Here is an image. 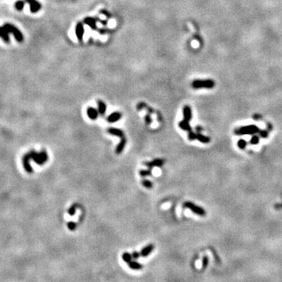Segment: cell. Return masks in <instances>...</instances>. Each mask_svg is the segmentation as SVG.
Masks as SVG:
<instances>
[{
	"label": "cell",
	"instance_id": "6da1fadb",
	"mask_svg": "<svg viewBox=\"0 0 282 282\" xmlns=\"http://www.w3.org/2000/svg\"><path fill=\"white\" fill-rule=\"evenodd\" d=\"M260 129L256 125H248V126H241L234 130V133L237 136L242 135H254L260 132Z\"/></svg>",
	"mask_w": 282,
	"mask_h": 282
},
{
	"label": "cell",
	"instance_id": "7a4b0ae2",
	"mask_svg": "<svg viewBox=\"0 0 282 282\" xmlns=\"http://www.w3.org/2000/svg\"><path fill=\"white\" fill-rule=\"evenodd\" d=\"M28 155H29L30 158L39 165L45 164L48 161V155L45 150L41 151L39 153H37L34 150H32L28 152Z\"/></svg>",
	"mask_w": 282,
	"mask_h": 282
},
{
	"label": "cell",
	"instance_id": "3957f363",
	"mask_svg": "<svg viewBox=\"0 0 282 282\" xmlns=\"http://www.w3.org/2000/svg\"><path fill=\"white\" fill-rule=\"evenodd\" d=\"M194 89H213L215 86V82L212 79H196L192 82Z\"/></svg>",
	"mask_w": 282,
	"mask_h": 282
},
{
	"label": "cell",
	"instance_id": "277c9868",
	"mask_svg": "<svg viewBox=\"0 0 282 282\" xmlns=\"http://www.w3.org/2000/svg\"><path fill=\"white\" fill-rule=\"evenodd\" d=\"M3 27H5L6 30L8 31L9 34L13 35L15 39H16L17 42H22L23 41H24V36H23L22 32H21V31L18 29L16 26H14L13 24L7 23V24H4Z\"/></svg>",
	"mask_w": 282,
	"mask_h": 282
},
{
	"label": "cell",
	"instance_id": "5b68a950",
	"mask_svg": "<svg viewBox=\"0 0 282 282\" xmlns=\"http://www.w3.org/2000/svg\"><path fill=\"white\" fill-rule=\"evenodd\" d=\"M184 208H188V209H190V211L193 212L194 214L198 215V216H205V215H206V212H205V210L203 208L198 206V205H195V204L192 203V202H184Z\"/></svg>",
	"mask_w": 282,
	"mask_h": 282
},
{
	"label": "cell",
	"instance_id": "8992f818",
	"mask_svg": "<svg viewBox=\"0 0 282 282\" xmlns=\"http://www.w3.org/2000/svg\"><path fill=\"white\" fill-rule=\"evenodd\" d=\"M25 2L29 4L30 10L32 13H37L42 8V5L37 0H25Z\"/></svg>",
	"mask_w": 282,
	"mask_h": 282
},
{
	"label": "cell",
	"instance_id": "52a82bcc",
	"mask_svg": "<svg viewBox=\"0 0 282 282\" xmlns=\"http://www.w3.org/2000/svg\"><path fill=\"white\" fill-rule=\"evenodd\" d=\"M30 160H31V158H30V156H29V155H28V153L26 154V155H24V156H23V158H22L23 165H24V169H25V171L28 173H31L33 172L32 167H31V164H30Z\"/></svg>",
	"mask_w": 282,
	"mask_h": 282
},
{
	"label": "cell",
	"instance_id": "ba28073f",
	"mask_svg": "<svg viewBox=\"0 0 282 282\" xmlns=\"http://www.w3.org/2000/svg\"><path fill=\"white\" fill-rule=\"evenodd\" d=\"M84 27L83 24L82 22H79L76 24L75 27V34L77 36V39H79V42H82L83 40V36H84Z\"/></svg>",
	"mask_w": 282,
	"mask_h": 282
},
{
	"label": "cell",
	"instance_id": "9c48e42d",
	"mask_svg": "<svg viewBox=\"0 0 282 282\" xmlns=\"http://www.w3.org/2000/svg\"><path fill=\"white\" fill-rule=\"evenodd\" d=\"M146 166L149 168V169H152L153 167L156 166V167H161L164 164V161L162 159H160V158H157L155 159L152 161H147V162L144 163Z\"/></svg>",
	"mask_w": 282,
	"mask_h": 282
},
{
	"label": "cell",
	"instance_id": "30bf717a",
	"mask_svg": "<svg viewBox=\"0 0 282 282\" xmlns=\"http://www.w3.org/2000/svg\"><path fill=\"white\" fill-rule=\"evenodd\" d=\"M122 118V114L120 112H114L111 113V115L108 117L107 120H108V122L110 123H114L116 122L119 121L120 118Z\"/></svg>",
	"mask_w": 282,
	"mask_h": 282
},
{
	"label": "cell",
	"instance_id": "8fae6325",
	"mask_svg": "<svg viewBox=\"0 0 282 282\" xmlns=\"http://www.w3.org/2000/svg\"><path fill=\"white\" fill-rule=\"evenodd\" d=\"M86 113H87V115L89 116V118L92 120H96L97 118L99 115V112H98V110L95 109V108H88L87 110H86Z\"/></svg>",
	"mask_w": 282,
	"mask_h": 282
},
{
	"label": "cell",
	"instance_id": "7c38bea8",
	"mask_svg": "<svg viewBox=\"0 0 282 282\" xmlns=\"http://www.w3.org/2000/svg\"><path fill=\"white\" fill-rule=\"evenodd\" d=\"M183 113H184V118L186 121L190 122V119L192 118V111L191 108L188 105H186L184 106V109H183Z\"/></svg>",
	"mask_w": 282,
	"mask_h": 282
},
{
	"label": "cell",
	"instance_id": "4fadbf2b",
	"mask_svg": "<svg viewBox=\"0 0 282 282\" xmlns=\"http://www.w3.org/2000/svg\"><path fill=\"white\" fill-rule=\"evenodd\" d=\"M0 38L6 42V43H10V39L9 32L6 30L4 27H0Z\"/></svg>",
	"mask_w": 282,
	"mask_h": 282
},
{
	"label": "cell",
	"instance_id": "5bb4252c",
	"mask_svg": "<svg viewBox=\"0 0 282 282\" xmlns=\"http://www.w3.org/2000/svg\"><path fill=\"white\" fill-rule=\"evenodd\" d=\"M108 132L113 136H118L119 138H122V137L125 136L124 132H122V130H121L119 129H116V128H110V129H108Z\"/></svg>",
	"mask_w": 282,
	"mask_h": 282
},
{
	"label": "cell",
	"instance_id": "9a60e30c",
	"mask_svg": "<svg viewBox=\"0 0 282 282\" xmlns=\"http://www.w3.org/2000/svg\"><path fill=\"white\" fill-rule=\"evenodd\" d=\"M126 137L124 136V137H122V138H121L120 142L118 143V144L117 145L116 150H115L116 154H118V155L121 154L122 152L123 151V150H124L125 147H126Z\"/></svg>",
	"mask_w": 282,
	"mask_h": 282
},
{
	"label": "cell",
	"instance_id": "2e32d148",
	"mask_svg": "<svg viewBox=\"0 0 282 282\" xmlns=\"http://www.w3.org/2000/svg\"><path fill=\"white\" fill-rule=\"evenodd\" d=\"M97 104H98V112L101 116L104 115L105 112H106V110H107V106L105 104V103L102 100H99L97 101Z\"/></svg>",
	"mask_w": 282,
	"mask_h": 282
},
{
	"label": "cell",
	"instance_id": "e0dca14e",
	"mask_svg": "<svg viewBox=\"0 0 282 282\" xmlns=\"http://www.w3.org/2000/svg\"><path fill=\"white\" fill-rule=\"evenodd\" d=\"M154 249V245H148L147 246H146L145 248H144L140 252V255L142 256L143 257H146L153 251Z\"/></svg>",
	"mask_w": 282,
	"mask_h": 282
},
{
	"label": "cell",
	"instance_id": "ac0fdd59",
	"mask_svg": "<svg viewBox=\"0 0 282 282\" xmlns=\"http://www.w3.org/2000/svg\"><path fill=\"white\" fill-rule=\"evenodd\" d=\"M85 24L89 25L92 29H97V24H96V20L92 17H86L84 20Z\"/></svg>",
	"mask_w": 282,
	"mask_h": 282
},
{
	"label": "cell",
	"instance_id": "d6986e66",
	"mask_svg": "<svg viewBox=\"0 0 282 282\" xmlns=\"http://www.w3.org/2000/svg\"><path fill=\"white\" fill-rule=\"evenodd\" d=\"M179 127L180 128V129H184V130L187 131V132L191 130V127H190V123H189L188 121H186V120H183V121H181L179 123Z\"/></svg>",
	"mask_w": 282,
	"mask_h": 282
},
{
	"label": "cell",
	"instance_id": "ffe728a7",
	"mask_svg": "<svg viewBox=\"0 0 282 282\" xmlns=\"http://www.w3.org/2000/svg\"><path fill=\"white\" fill-rule=\"evenodd\" d=\"M197 140L200 141L201 143H203V144H208L210 142V138L206 136H204L201 133H197Z\"/></svg>",
	"mask_w": 282,
	"mask_h": 282
},
{
	"label": "cell",
	"instance_id": "44dd1931",
	"mask_svg": "<svg viewBox=\"0 0 282 282\" xmlns=\"http://www.w3.org/2000/svg\"><path fill=\"white\" fill-rule=\"evenodd\" d=\"M139 173H140V176H142V177L149 176L152 174V169H149L148 168V169H147V170L143 169V170H140V171L139 172Z\"/></svg>",
	"mask_w": 282,
	"mask_h": 282
},
{
	"label": "cell",
	"instance_id": "7402d4cb",
	"mask_svg": "<svg viewBox=\"0 0 282 282\" xmlns=\"http://www.w3.org/2000/svg\"><path fill=\"white\" fill-rule=\"evenodd\" d=\"M129 264V266L131 268V269H133V270H140L142 268V266L138 263L137 262L135 261H131L130 263H128Z\"/></svg>",
	"mask_w": 282,
	"mask_h": 282
},
{
	"label": "cell",
	"instance_id": "603a6c76",
	"mask_svg": "<svg viewBox=\"0 0 282 282\" xmlns=\"http://www.w3.org/2000/svg\"><path fill=\"white\" fill-rule=\"evenodd\" d=\"M15 7H16V9L18 11L23 10V9H24V1H23V0H17V1L15 2Z\"/></svg>",
	"mask_w": 282,
	"mask_h": 282
},
{
	"label": "cell",
	"instance_id": "cb8c5ba5",
	"mask_svg": "<svg viewBox=\"0 0 282 282\" xmlns=\"http://www.w3.org/2000/svg\"><path fill=\"white\" fill-rule=\"evenodd\" d=\"M260 136L254 134V135L251 136V140H250V144H251V145H256V144H258L259 143H260Z\"/></svg>",
	"mask_w": 282,
	"mask_h": 282
},
{
	"label": "cell",
	"instance_id": "d4e9b609",
	"mask_svg": "<svg viewBox=\"0 0 282 282\" xmlns=\"http://www.w3.org/2000/svg\"><path fill=\"white\" fill-rule=\"evenodd\" d=\"M122 259H123V260H124V261L126 262V263H130L131 261H132V255H130L129 253L125 252L124 254L122 255Z\"/></svg>",
	"mask_w": 282,
	"mask_h": 282
},
{
	"label": "cell",
	"instance_id": "484cf974",
	"mask_svg": "<svg viewBox=\"0 0 282 282\" xmlns=\"http://www.w3.org/2000/svg\"><path fill=\"white\" fill-rule=\"evenodd\" d=\"M237 147L240 149H245L247 147V142L243 139H240L237 143Z\"/></svg>",
	"mask_w": 282,
	"mask_h": 282
},
{
	"label": "cell",
	"instance_id": "4316f807",
	"mask_svg": "<svg viewBox=\"0 0 282 282\" xmlns=\"http://www.w3.org/2000/svg\"><path fill=\"white\" fill-rule=\"evenodd\" d=\"M142 185L144 186V187H147V189H151L152 187H153V184H152V183L151 182V181L147 180V179H144V180L142 181Z\"/></svg>",
	"mask_w": 282,
	"mask_h": 282
},
{
	"label": "cell",
	"instance_id": "83f0119b",
	"mask_svg": "<svg viewBox=\"0 0 282 282\" xmlns=\"http://www.w3.org/2000/svg\"><path fill=\"white\" fill-rule=\"evenodd\" d=\"M76 205H71V207H70L69 208V209H68V214L70 215V216H74V214H75V212H76Z\"/></svg>",
	"mask_w": 282,
	"mask_h": 282
},
{
	"label": "cell",
	"instance_id": "f1b7e54d",
	"mask_svg": "<svg viewBox=\"0 0 282 282\" xmlns=\"http://www.w3.org/2000/svg\"><path fill=\"white\" fill-rule=\"evenodd\" d=\"M188 139L190 140H197V134L195 133V132H192V130L189 131V132H188Z\"/></svg>",
	"mask_w": 282,
	"mask_h": 282
},
{
	"label": "cell",
	"instance_id": "f546056e",
	"mask_svg": "<svg viewBox=\"0 0 282 282\" xmlns=\"http://www.w3.org/2000/svg\"><path fill=\"white\" fill-rule=\"evenodd\" d=\"M76 227H77L76 223H75V222H72V221H71V222H69L68 223V229L71 230V231H74V230H75L76 229Z\"/></svg>",
	"mask_w": 282,
	"mask_h": 282
},
{
	"label": "cell",
	"instance_id": "4dcf8cb0",
	"mask_svg": "<svg viewBox=\"0 0 282 282\" xmlns=\"http://www.w3.org/2000/svg\"><path fill=\"white\" fill-rule=\"evenodd\" d=\"M260 136L263 138H266L268 136V132L266 130H260Z\"/></svg>",
	"mask_w": 282,
	"mask_h": 282
},
{
	"label": "cell",
	"instance_id": "1f68e13d",
	"mask_svg": "<svg viewBox=\"0 0 282 282\" xmlns=\"http://www.w3.org/2000/svg\"><path fill=\"white\" fill-rule=\"evenodd\" d=\"M144 120H145V122L147 124H151V123L152 122L151 118V115H149V114L146 115V116L144 117Z\"/></svg>",
	"mask_w": 282,
	"mask_h": 282
},
{
	"label": "cell",
	"instance_id": "d6a6232c",
	"mask_svg": "<svg viewBox=\"0 0 282 282\" xmlns=\"http://www.w3.org/2000/svg\"><path fill=\"white\" fill-rule=\"evenodd\" d=\"M208 259L207 256H205L203 258V261H202V267L205 268L206 267L207 265H208Z\"/></svg>",
	"mask_w": 282,
	"mask_h": 282
},
{
	"label": "cell",
	"instance_id": "836d02e7",
	"mask_svg": "<svg viewBox=\"0 0 282 282\" xmlns=\"http://www.w3.org/2000/svg\"><path fill=\"white\" fill-rule=\"evenodd\" d=\"M140 255V253H138L137 251H134V252H132V259H135V260H136V259L139 258Z\"/></svg>",
	"mask_w": 282,
	"mask_h": 282
}]
</instances>
